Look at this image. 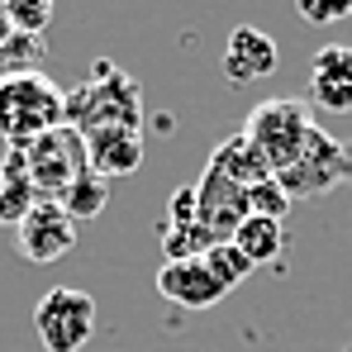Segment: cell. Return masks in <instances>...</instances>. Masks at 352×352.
Returning <instances> with one entry per match:
<instances>
[{
  "instance_id": "obj_4",
  "label": "cell",
  "mask_w": 352,
  "mask_h": 352,
  "mask_svg": "<svg viewBox=\"0 0 352 352\" xmlns=\"http://www.w3.org/2000/svg\"><path fill=\"white\" fill-rule=\"evenodd\" d=\"M24 153V176H29V186H34V195L38 200H53L58 205L62 190L76 181L81 172H91L86 167V138L76 133V129H53V133H43V138H34L29 148H19Z\"/></svg>"
},
{
  "instance_id": "obj_20",
  "label": "cell",
  "mask_w": 352,
  "mask_h": 352,
  "mask_svg": "<svg viewBox=\"0 0 352 352\" xmlns=\"http://www.w3.org/2000/svg\"><path fill=\"white\" fill-rule=\"evenodd\" d=\"M248 214L286 224V214H291V195L276 186V176H272V181H257V186H248Z\"/></svg>"
},
{
  "instance_id": "obj_5",
  "label": "cell",
  "mask_w": 352,
  "mask_h": 352,
  "mask_svg": "<svg viewBox=\"0 0 352 352\" xmlns=\"http://www.w3.org/2000/svg\"><path fill=\"white\" fill-rule=\"evenodd\" d=\"M34 333L48 352H81L96 333V300L76 286H53L34 305Z\"/></svg>"
},
{
  "instance_id": "obj_6",
  "label": "cell",
  "mask_w": 352,
  "mask_h": 352,
  "mask_svg": "<svg viewBox=\"0 0 352 352\" xmlns=\"http://www.w3.org/2000/svg\"><path fill=\"white\" fill-rule=\"evenodd\" d=\"M338 181H348L343 143H338L329 129H319V124H314V133H309L305 153L295 157L286 172H276V186H281L291 200H319V195H329Z\"/></svg>"
},
{
  "instance_id": "obj_25",
  "label": "cell",
  "mask_w": 352,
  "mask_h": 352,
  "mask_svg": "<svg viewBox=\"0 0 352 352\" xmlns=\"http://www.w3.org/2000/svg\"><path fill=\"white\" fill-rule=\"evenodd\" d=\"M343 162H348V181H352V143H343Z\"/></svg>"
},
{
  "instance_id": "obj_26",
  "label": "cell",
  "mask_w": 352,
  "mask_h": 352,
  "mask_svg": "<svg viewBox=\"0 0 352 352\" xmlns=\"http://www.w3.org/2000/svg\"><path fill=\"white\" fill-rule=\"evenodd\" d=\"M343 352H352V348H343Z\"/></svg>"
},
{
  "instance_id": "obj_8",
  "label": "cell",
  "mask_w": 352,
  "mask_h": 352,
  "mask_svg": "<svg viewBox=\"0 0 352 352\" xmlns=\"http://www.w3.org/2000/svg\"><path fill=\"white\" fill-rule=\"evenodd\" d=\"M195 205H200L195 224L214 243H229L238 234V224L248 219V190L238 181H229L224 172H214V167H205V176L195 181Z\"/></svg>"
},
{
  "instance_id": "obj_23",
  "label": "cell",
  "mask_w": 352,
  "mask_h": 352,
  "mask_svg": "<svg viewBox=\"0 0 352 352\" xmlns=\"http://www.w3.org/2000/svg\"><path fill=\"white\" fill-rule=\"evenodd\" d=\"M195 214H200L195 186H181V190L172 195V205H167V219H162V224H195Z\"/></svg>"
},
{
  "instance_id": "obj_12",
  "label": "cell",
  "mask_w": 352,
  "mask_h": 352,
  "mask_svg": "<svg viewBox=\"0 0 352 352\" xmlns=\"http://www.w3.org/2000/svg\"><path fill=\"white\" fill-rule=\"evenodd\" d=\"M86 167L100 176V181L138 172V167H143V133H129V129L86 133Z\"/></svg>"
},
{
  "instance_id": "obj_21",
  "label": "cell",
  "mask_w": 352,
  "mask_h": 352,
  "mask_svg": "<svg viewBox=\"0 0 352 352\" xmlns=\"http://www.w3.org/2000/svg\"><path fill=\"white\" fill-rule=\"evenodd\" d=\"M43 53H48V43H43V38L14 34V38L0 48V76H10V72H38Z\"/></svg>"
},
{
  "instance_id": "obj_1",
  "label": "cell",
  "mask_w": 352,
  "mask_h": 352,
  "mask_svg": "<svg viewBox=\"0 0 352 352\" xmlns=\"http://www.w3.org/2000/svg\"><path fill=\"white\" fill-rule=\"evenodd\" d=\"M67 129H76L81 138L100 129L143 133V86L129 72H119L110 58H100L91 81L67 91Z\"/></svg>"
},
{
  "instance_id": "obj_3",
  "label": "cell",
  "mask_w": 352,
  "mask_h": 352,
  "mask_svg": "<svg viewBox=\"0 0 352 352\" xmlns=\"http://www.w3.org/2000/svg\"><path fill=\"white\" fill-rule=\"evenodd\" d=\"M309 133H314V115H309L305 100H291V96H272V100L252 105V115L243 124V138L267 157L272 176L286 172L295 157L305 153Z\"/></svg>"
},
{
  "instance_id": "obj_24",
  "label": "cell",
  "mask_w": 352,
  "mask_h": 352,
  "mask_svg": "<svg viewBox=\"0 0 352 352\" xmlns=\"http://www.w3.org/2000/svg\"><path fill=\"white\" fill-rule=\"evenodd\" d=\"M14 38V29H10V14H5V0H0V48Z\"/></svg>"
},
{
  "instance_id": "obj_14",
  "label": "cell",
  "mask_w": 352,
  "mask_h": 352,
  "mask_svg": "<svg viewBox=\"0 0 352 352\" xmlns=\"http://www.w3.org/2000/svg\"><path fill=\"white\" fill-rule=\"evenodd\" d=\"M238 252L252 262V267H272L281 252H286V224H276V219H257V214H248L243 224H238V234L229 238Z\"/></svg>"
},
{
  "instance_id": "obj_2",
  "label": "cell",
  "mask_w": 352,
  "mask_h": 352,
  "mask_svg": "<svg viewBox=\"0 0 352 352\" xmlns=\"http://www.w3.org/2000/svg\"><path fill=\"white\" fill-rule=\"evenodd\" d=\"M67 124V91L43 72H10L0 76V138L5 148H29L34 138Z\"/></svg>"
},
{
  "instance_id": "obj_7",
  "label": "cell",
  "mask_w": 352,
  "mask_h": 352,
  "mask_svg": "<svg viewBox=\"0 0 352 352\" xmlns=\"http://www.w3.org/2000/svg\"><path fill=\"white\" fill-rule=\"evenodd\" d=\"M76 224L62 214V205L53 200H38L24 219H19V229H14V252L24 257V262H34V267H53L62 262L72 248H76Z\"/></svg>"
},
{
  "instance_id": "obj_11",
  "label": "cell",
  "mask_w": 352,
  "mask_h": 352,
  "mask_svg": "<svg viewBox=\"0 0 352 352\" xmlns=\"http://www.w3.org/2000/svg\"><path fill=\"white\" fill-rule=\"evenodd\" d=\"M157 291H162V300H172V305H181V309H214V305L229 295L214 276H210L205 257H190V262H162V272H157Z\"/></svg>"
},
{
  "instance_id": "obj_13",
  "label": "cell",
  "mask_w": 352,
  "mask_h": 352,
  "mask_svg": "<svg viewBox=\"0 0 352 352\" xmlns=\"http://www.w3.org/2000/svg\"><path fill=\"white\" fill-rule=\"evenodd\" d=\"M210 167L214 172H224L229 181H238L243 190L248 186H257V181H272V167H267V157L243 138V133H229L214 153H210Z\"/></svg>"
},
{
  "instance_id": "obj_10",
  "label": "cell",
  "mask_w": 352,
  "mask_h": 352,
  "mask_svg": "<svg viewBox=\"0 0 352 352\" xmlns=\"http://www.w3.org/2000/svg\"><path fill=\"white\" fill-rule=\"evenodd\" d=\"M276 62H281V48H276L272 34H262L252 24H238L229 34V43H224V81L229 86H252V81L272 76Z\"/></svg>"
},
{
  "instance_id": "obj_22",
  "label": "cell",
  "mask_w": 352,
  "mask_h": 352,
  "mask_svg": "<svg viewBox=\"0 0 352 352\" xmlns=\"http://www.w3.org/2000/svg\"><path fill=\"white\" fill-rule=\"evenodd\" d=\"M295 10H300V19H309V24H338V19H348V14H352V0H333V5L300 0Z\"/></svg>"
},
{
  "instance_id": "obj_16",
  "label": "cell",
  "mask_w": 352,
  "mask_h": 352,
  "mask_svg": "<svg viewBox=\"0 0 352 352\" xmlns=\"http://www.w3.org/2000/svg\"><path fill=\"white\" fill-rule=\"evenodd\" d=\"M210 248H214V238L205 234L200 224H162V252H167V262L205 257Z\"/></svg>"
},
{
  "instance_id": "obj_15",
  "label": "cell",
  "mask_w": 352,
  "mask_h": 352,
  "mask_svg": "<svg viewBox=\"0 0 352 352\" xmlns=\"http://www.w3.org/2000/svg\"><path fill=\"white\" fill-rule=\"evenodd\" d=\"M62 214L72 219V224H86V219H96V214H105V205H110V181H100L96 172H81L67 190H62Z\"/></svg>"
},
{
  "instance_id": "obj_9",
  "label": "cell",
  "mask_w": 352,
  "mask_h": 352,
  "mask_svg": "<svg viewBox=\"0 0 352 352\" xmlns=\"http://www.w3.org/2000/svg\"><path fill=\"white\" fill-rule=\"evenodd\" d=\"M309 105L324 115H348L352 110V48L348 43H324L309 62Z\"/></svg>"
},
{
  "instance_id": "obj_18",
  "label": "cell",
  "mask_w": 352,
  "mask_h": 352,
  "mask_svg": "<svg viewBox=\"0 0 352 352\" xmlns=\"http://www.w3.org/2000/svg\"><path fill=\"white\" fill-rule=\"evenodd\" d=\"M34 205H38V195L24 176H0V229H19V219Z\"/></svg>"
},
{
  "instance_id": "obj_19",
  "label": "cell",
  "mask_w": 352,
  "mask_h": 352,
  "mask_svg": "<svg viewBox=\"0 0 352 352\" xmlns=\"http://www.w3.org/2000/svg\"><path fill=\"white\" fill-rule=\"evenodd\" d=\"M5 14H10V29L29 34V38H43V29L53 24V5L48 0H5Z\"/></svg>"
},
{
  "instance_id": "obj_17",
  "label": "cell",
  "mask_w": 352,
  "mask_h": 352,
  "mask_svg": "<svg viewBox=\"0 0 352 352\" xmlns=\"http://www.w3.org/2000/svg\"><path fill=\"white\" fill-rule=\"evenodd\" d=\"M205 267H210V276H214V281H219L224 291L243 286V281H248V276L257 272V267H252V262H248V257L238 252L234 243H214V248L205 252Z\"/></svg>"
}]
</instances>
